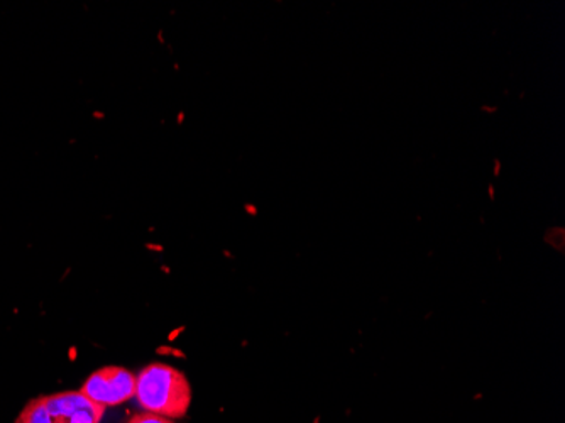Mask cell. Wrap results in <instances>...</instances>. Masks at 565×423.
<instances>
[{
  "mask_svg": "<svg viewBox=\"0 0 565 423\" xmlns=\"http://www.w3.org/2000/svg\"><path fill=\"white\" fill-rule=\"evenodd\" d=\"M136 400L145 412L168 420L183 419L192 406V387L185 374L164 362L146 366L136 377Z\"/></svg>",
  "mask_w": 565,
  "mask_h": 423,
  "instance_id": "obj_1",
  "label": "cell"
},
{
  "mask_svg": "<svg viewBox=\"0 0 565 423\" xmlns=\"http://www.w3.org/2000/svg\"><path fill=\"white\" fill-rule=\"evenodd\" d=\"M106 409L82 391H62L31 400L14 423H100Z\"/></svg>",
  "mask_w": 565,
  "mask_h": 423,
  "instance_id": "obj_2",
  "label": "cell"
},
{
  "mask_svg": "<svg viewBox=\"0 0 565 423\" xmlns=\"http://www.w3.org/2000/svg\"><path fill=\"white\" fill-rule=\"evenodd\" d=\"M81 391L90 402L107 410L135 399L136 377L129 369L109 366L92 373Z\"/></svg>",
  "mask_w": 565,
  "mask_h": 423,
  "instance_id": "obj_3",
  "label": "cell"
},
{
  "mask_svg": "<svg viewBox=\"0 0 565 423\" xmlns=\"http://www.w3.org/2000/svg\"><path fill=\"white\" fill-rule=\"evenodd\" d=\"M127 423H173L164 416L154 415V413H141V415L132 416Z\"/></svg>",
  "mask_w": 565,
  "mask_h": 423,
  "instance_id": "obj_4",
  "label": "cell"
}]
</instances>
